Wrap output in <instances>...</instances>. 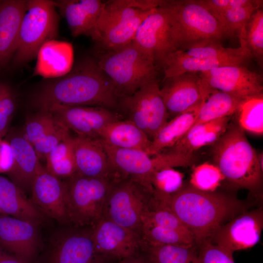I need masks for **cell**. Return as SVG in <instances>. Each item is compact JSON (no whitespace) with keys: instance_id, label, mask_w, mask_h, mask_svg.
Here are the masks:
<instances>
[{"instance_id":"cell-9","label":"cell","mask_w":263,"mask_h":263,"mask_svg":"<svg viewBox=\"0 0 263 263\" xmlns=\"http://www.w3.org/2000/svg\"><path fill=\"white\" fill-rule=\"evenodd\" d=\"M152 194L130 179L115 180L107 197L103 217L142 237L143 219Z\"/></svg>"},{"instance_id":"cell-17","label":"cell","mask_w":263,"mask_h":263,"mask_svg":"<svg viewBox=\"0 0 263 263\" xmlns=\"http://www.w3.org/2000/svg\"><path fill=\"white\" fill-rule=\"evenodd\" d=\"M198 73L210 88L243 99L263 94L262 75L244 65L221 67Z\"/></svg>"},{"instance_id":"cell-10","label":"cell","mask_w":263,"mask_h":263,"mask_svg":"<svg viewBox=\"0 0 263 263\" xmlns=\"http://www.w3.org/2000/svg\"><path fill=\"white\" fill-rule=\"evenodd\" d=\"M117 108L151 141L168 121L169 114L157 79L145 84L132 95L120 98Z\"/></svg>"},{"instance_id":"cell-14","label":"cell","mask_w":263,"mask_h":263,"mask_svg":"<svg viewBox=\"0 0 263 263\" xmlns=\"http://www.w3.org/2000/svg\"><path fill=\"white\" fill-rule=\"evenodd\" d=\"M100 141L109 157L116 177L132 179L151 194L150 186L151 175L155 171L168 167L164 155L160 153L150 156L141 150L115 148Z\"/></svg>"},{"instance_id":"cell-12","label":"cell","mask_w":263,"mask_h":263,"mask_svg":"<svg viewBox=\"0 0 263 263\" xmlns=\"http://www.w3.org/2000/svg\"><path fill=\"white\" fill-rule=\"evenodd\" d=\"M93 238L96 253L106 263L131 257L143 245L140 235L104 217L93 227Z\"/></svg>"},{"instance_id":"cell-42","label":"cell","mask_w":263,"mask_h":263,"mask_svg":"<svg viewBox=\"0 0 263 263\" xmlns=\"http://www.w3.org/2000/svg\"><path fill=\"white\" fill-rule=\"evenodd\" d=\"M0 263H29L3 249L0 246Z\"/></svg>"},{"instance_id":"cell-34","label":"cell","mask_w":263,"mask_h":263,"mask_svg":"<svg viewBox=\"0 0 263 263\" xmlns=\"http://www.w3.org/2000/svg\"><path fill=\"white\" fill-rule=\"evenodd\" d=\"M72 138L71 135L65 137L45 158L46 169L61 179H68L76 173Z\"/></svg>"},{"instance_id":"cell-15","label":"cell","mask_w":263,"mask_h":263,"mask_svg":"<svg viewBox=\"0 0 263 263\" xmlns=\"http://www.w3.org/2000/svg\"><path fill=\"white\" fill-rule=\"evenodd\" d=\"M263 228L262 207L246 210L220 226L209 240L213 244L233 254L257 244Z\"/></svg>"},{"instance_id":"cell-23","label":"cell","mask_w":263,"mask_h":263,"mask_svg":"<svg viewBox=\"0 0 263 263\" xmlns=\"http://www.w3.org/2000/svg\"><path fill=\"white\" fill-rule=\"evenodd\" d=\"M72 146L76 173L82 176L116 179L109 157L99 139L76 136Z\"/></svg>"},{"instance_id":"cell-3","label":"cell","mask_w":263,"mask_h":263,"mask_svg":"<svg viewBox=\"0 0 263 263\" xmlns=\"http://www.w3.org/2000/svg\"><path fill=\"white\" fill-rule=\"evenodd\" d=\"M211 146L213 164L229 186L247 189L256 198H261L263 169L245 131L235 119H232L225 132Z\"/></svg>"},{"instance_id":"cell-27","label":"cell","mask_w":263,"mask_h":263,"mask_svg":"<svg viewBox=\"0 0 263 263\" xmlns=\"http://www.w3.org/2000/svg\"><path fill=\"white\" fill-rule=\"evenodd\" d=\"M0 210L5 215L39 225L44 215L9 178L0 175Z\"/></svg>"},{"instance_id":"cell-44","label":"cell","mask_w":263,"mask_h":263,"mask_svg":"<svg viewBox=\"0 0 263 263\" xmlns=\"http://www.w3.org/2000/svg\"><path fill=\"white\" fill-rule=\"evenodd\" d=\"M257 156H258V161H259V164L260 165V167H261V169H263V153L262 152V153H257Z\"/></svg>"},{"instance_id":"cell-4","label":"cell","mask_w":263,"mask_h":263,"mask_svg":"<svg viewBox=\"0 0 263 263\" xmlns=\"http://www.w3.org/2000/svg\"><path fill=\"white\" fill-rule=\"evenodd\" d=\"M176 50L221 44L225 37L215 18L198 0H161Z\"/></svg>"},{"instance_id":"cell-38","label":"cell","mask_w":263,"mask_h":263,"mask_svg":"<svg viewBox=\"0 0 263 263\" xmlns=\"http://www.w3.org/2000/svg\"><path fill=\"white\" fill-rule=\"evenodd\" d=\"M252 58L261 66L263 60V10L257 9L251 15L245 27L244 41Z\"/></svg>"},{"instance_id":"cell-37","label":"cell","mask_w":263,"mask_h":263,"mask_svg":"<svg viewBox=\"0 0 263 263\" xmlns=\"http://www.w3.org/2000/svg\"><path fill=\"white\" fill-rule=\"evenodd\" d=\"M184 176L183 173L170 167L155 171L150 179L152 196L160 199L176 193L184 184Z\"/></svg>"},{"instance_id":"cell-46","label":"cell","mask_w":263,"mask_h":263,"mask_svg":"<svg viewBox=\"0 0 263 263\" xmlns=\"http://www.w3.org/2000/svg\"><path fill=\"white\" fill-rule=\"evenodd\" d=\"M2 138L0 137V140Z\"/></svg>"},{"instance_id":"cell-32","label":"cell","mask_w":263,"mask_h":263,"mask_svg":"<svg viewBox=\"0 0 263 263\" xmlns=\"http://www.w3.org/2000/svg\"><path fill=\"white\" fill-rule=\"evenodd\" d=\"M263 0H248L244 4L233 6L213 16L219 22L225 37L238 36L244 40L245 27L253 13L261 8Z\"/></svg>"},{"instance_id":"cell-31","label":"cell","mask_w":263,"mask_h":263,"mask_svg":"<svg viewBox=\"0 0 263 263\" xmlns=\"http://www.w3.org/2000/svg\"><path fill=\"white\" fill-rule=\"evenodd\" d=\"M244 99L231 94L213 90L201 105L194 124L233 116Z\"/></svg>"},{"instance_id":"cell-26","label":"cell","mask_w":263,"mask_h":263,"mask_svg":"<svg viewBox=\"0 0 263 263\" xmlns=\"http://www.w3.org/2000/svg\"><path fill=\"white\" fill-rule=\"evenodd\" d=\"M251 57L248 56L222 58H197L185 56L176 50L167 56L158 67L164 78L188 72H202L216 68L243 65Z\"/></svg>"},{"instance_id":"cell-35","label":"cell","mask_w":263,"mask_h":263,"mask_svg":"<svg viewBox=\"0 0 263 263\" xmlns=\"http://www.w3.org/2000/svg\"><path fill=\"white\" fill-rule=\"evenodd\" d=\"M235 115V120L244 131L262 135L263 94L244 99Z\"/></svg>"},{"instance_id":"cell-29","label":"cell","mask_w":263,"mask_h":263,"mask_svg":"<svg viewBox=\"0 0 263 263\" xmlns=\"http://www.w3.org/2000/svg\"><path fill=\"white\" fill-rule=\"evenodd\" d=\"M233 116L194 124L179 142L169 149L193 155L195 150L213 144L225 132Z\"/></svg>"},{"instance_id":"cell-39","label":"cell","mask_w":263,"mask_h":263,"mask_svg":"<svg viewBox=\"0 0 263 263\" xmlns=\"http://www.w3.org/2000/svg\"><path fill=\"white\" fill-rule=\"evenodd\" d=\"M224 180V176L214 164L205 162L194 168L189 184L201 191L213 192L216 191Z\"/></svg>"},{"instance_id":"cell-5","label":"cell","mask_w":263,"mask_h":263,"mask_svg":"<svg viewBox=\"0 0 263 263\" xmlns=\"http://www.w3.org/2000/svg\"><path fill=\"white\" fill-rule=\"evenodd\" d=\"M94 57L119 98L157 79V67L133 41L115 49H98Z\"/></svg>"},{"instance_id":"cell-24","label":"cell","mask_w":263,"mask_h":263,"mask_svg":"<svg viewBox=\"0 0 263 263\" xmlns=\"http://www.w3.org/2000/svg\"><path fill=\"white\" fill-rule=\"evenodd\" d=\"M56 7L65 18L73 37H91L105 2L100 0H59Z\"/></svg>"},{"instance_id":"cell-43","label":"cell","mask_w":263,"mask_h":263,"mask_svg":"<svg viewBox=\"0 0 263 263\" xmlns=\"http://www.w3.org/2000/svg\"><path fill=\"white\" fill-rule=\"evenodd\" d=\"M117 263H151L144 253L141 251L135 255Z\"/></svg>"},{"instance_id":"cell-41","label":"cell","mask_w":263,"mask_h":263,"mask_svg":"<svg viewBox=\"0 0 263 263\" xmlns=\"http://www.w3.org/2000/svg\"><path fill=\"white\" fill-rule=\"evenodd\" d=\"M199 263H235L233 254L207 240L198 246Z\"/></svg>"},{"instance_id":"cell-22","label":"cell","mask_w":263,"mask_h":263,"mask_svg":"<svg viewBox=\"0 0 263 263\" xmlns=\"http://www.w3.org/2000/svg\"><path fill=\"white\" fill-rule=\"evenodd\" d=\"M69 131L48 109L43 108L27 115L23 132L40 160L69 135Z\"/></svg>"},{"instance_id":"cell-1","label":"cell","mask_w":263,"mask_h":263,"mask_svg":"<svg viewBox=\"0 0 263 263\" xmlns=\"http://www.w3.org/2000/svg\"><path fill=\"white\" fill-rule=\"evenodd\" d=\"M119 99L94 57L86 56L64 76L41 84L33 95L32 103L37 110L53 105L95 106L112 110L117 108Z\"/></svg>"},{"instance_id":"cell-19","label":"cell","mask_w":263,"mask_h":263,"mask_svg":"<svg viewBox=\"0 0 263 263\" xmlns=\"http://www.w3.org/2000/svg\"><path fill=\"white\" fill-rule=\"evenodd\" d=\"M67 193L65 181L42 166L33 180L30 200L43 214L63 225H68Z\"/></svg>"},{"instance_id":"cell-18","label":"cell","mask_w":263,"mask_h":263,"mask_svg":"<svg viewBox=\"0 0 263 263\" xmlns=\"http://www.w3.org/2000/svg\"><path fill=\"white\" fill-rule=\"evenodd\" d=\"M133 41L157 69L167 56L176 51L168 18L160 6L154 9L142 23Z\"/></svg>"},{"instance_id":"cell-6","label":"cell","mask_w":263,"mask_h":263,"mask_svg":"<svg viewBox=\"0 0 263 263\" xmlns=\"http://www.w3.org/2000/svg\"><path fill=\"white\" fill-rule=\"evenodd\" d=\"M56 9L53 0H26L12 58L14 64H23L33 60L46 43L57 37L59 17Z\"/></svg>"},{"instance_id":"cell-45","label":"cell","mask_w":263,"mask_h":263,"mask_svg":"<svg viewBox=\"0 0 263 263\" xmlns=\"http://www.w3.org/2000/svg\"><path fill=\"white\" fill-rule=\"evenodd\" d=\"M1 3H2V0H0V9L1 7Z\"/></svg>"},{"instance_id":"cell-2","label":"cell","mask_w":263,"mask_h":263,"mask_svg":"<svg viewBox=\"0 0 263 263\" xmlns=\"http://www.w3.org/2000/svg\"><path fill=\"white\" fill-rule=\"evenodd\" d=\"M165 204L191 234L196 245L210 240L215 231L236 216L248 210L249 202L233 194L205 192L184 183L176 193L164 198Z\"/></svg>"},{"instance_id":"cell-25","label":"cell","mask_w":263,"mask_h":263,"mask_svg":"<svg viewBox=\"0 0 263 263\" xmlns=\"http://www.w3.org/2000/svg\"><path fill=\"white\" fill-rule=\"evenodd\" d=\"M26 8V0H2L0 9V70L13 58L20 26Z\"/></svg>"},{"instance_id":"cell-8","label":"cell","mask_w":263,"mask_h":263,"mask_svg":"<svg viewBox=\"0 0 263 263\" xmlns=\"http://www.w3.org/2000/svg\"><path fill=\"white\" fill-rule=\"evenodd\" d=\"M153 9L128 7L120 0L105 2L91 38L100 49L124 46L133 41L139 27Z\"/></svg>"},{"instance_id":"cell-21","label":"cell","mask_w":263,"mask_h":263,"mask_svg":"<svg viewBox=\"0 0 263 263\" xmlns=\"http://www.w3.org/2000/svg\"><path fill=\"white\" fill-rule=\"evenodd\" d=\"M5 136L13 157L12 165L6 174L23 192L30 194L33 180L43 166L23 132L13 130Z\"/></svg>"},{"instance_id":"cell-36","label":"cell","mask_w":263,"mask_h":263,"mask_svg":"<svg viewBox=\"0 0 263 263\" xmlns=\"http://www.w3.org/2000/svg\"><path fill=\"white\" fill-rule=\"evenodd\" d=\"M142 238L144 243L185 246L196 245L194 239L190 233L147 223L143 224Z\"/></svg>"},{"instance_id":"cell-30","label":"cell","mask_w":263,"mask_h":263,"mask_svg":"<svg viewBox=\"0 0 263 263\" xmlns=\"http://www.w3.org/2000/svg\"><path fill=\"white\" fill-rule=\"evenodd\" d=\"M200 106L179 114L168 121L151 141L149 155H156L179 142L194 124Z\"/></svg>"},{"instance_id":"cell-40","label":"cell","mask_w":263,"mask_h":263,"mask_svg":"<svg viewBox=\"0 0 263 263\" xmlns=\"http://www.w3.org/2000/svg\"><path fill=\"white\" fill-rule=\"evenodd\" d=\"M17 107V97L12 88L0 81V137L9 131L11 121Z\"/></svg>"},{"instance_id":"cell-33","label":"cell","mask_w":263,"mask_h":263,"mask_svg":"<svg viewBox=\"0 0 263 263\" xmlns=\"http://www.w3.org/2000/svg\"><path fill=\"white\" fill-rule=\"evenodd\" d=\"M142 251L151 263H199L196 245L143 243Z\"/></svg>"},{"instance_id":"cell-28","label":"cell","mask_w":263,"mask_h":263,"mask_svg":"<svg viewBox=\"0 0 263 263\" xmlns=\"http://www.w3.org/2000/svg\"><path fill=\"white\" fill-rule=\"evenodd\" d=\"M99 139L113 147L135 149L149 154L151 141L145 132L129 120H118L106 125Z\"/></svg>"},{"instance_id":"cell-16","label":"cell","mask_w":263,"mask_h":263,"mask_svg":"<svg viewBox=\"0 0 263 263\" xmlns=\"http://www.w3.org/2000/svg\"><path fill=\"white\" fill-rule=\"evenodd\" d=\"M47 109L77 136L94 140L106 125L121 119L117 113L100 107L53 105Z\"/></svg>"},{"instance_id":"cell-20","label":"cell","mask_w":263,"mask_h":263,"mask_svg":"<svg viewBox=\"0 0 263 263\" xmlns=\"http://www.w3.org/2000/svg\"><path fill=\"white\" fill-rule=\"evenodd\" d=\"M38 225L5 214L0 215V246L31 263L40 245Z\"/></svg>"},{"instance_id":"cell-7","label":"cell","mask_w":263,"mask_h":263,"mask_svg":"<svg viewBox=\"0 0 263 263\" xmlns=\"http://www.w3.org/2000/svg\"><path fill=\"white\" fill-rule=\"evenodd\" d=\"M115 180L77 173L65 179L68 225L93 227L103 217L105 201Z\"/></svg>"},{"instance_id":"cell-13","label":"cell","mask_w":263,"mask_h":263,"mask_svg":"<svg viewBox=\"0 0 263 263\" xmlns=\"http://www.w3.org/2000/svg\"><path fill=\"white\" fill-rule=\"evenodd\" d=\"M213 90L193 72L164 78L160 87L169 116L173 117L200 106Z\"/></svg>"},{"instance_id":"cell-11","label":"cell","mask_w":263,"mask_h":263,"mask_svg":"<svg viewBox=\"0 0 263 263\" xmlns=\"http://www.w3.org/2000/svg\"><path fill=\"white\" fill-rule=\"evenodd\" d=\"M64 227L52 236L45 263H106L96 253L93 227Z\"/></svg>"}]
</instances>
